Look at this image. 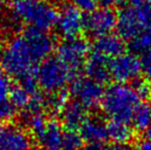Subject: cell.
<instances>
[{"mask_svg":"<svg viewBox=\"0 0 151 150\" xmlns=\"http://www.w3.org/2000/svg\"><path fill=\"white\" fill-rule=\"evenodd\" d=\"M9 18L14 24L24 23L47 32L57 26L59 10L48 0H8Z\"/></svg>","mask_w":151,"mask_h":150,"instance_id":"cell-1","label":"cell"},{"mask_svg":"<svg viewBox=\"0 0 151 150\" xmlns=\"http://www.w3.org/2000/svg\"><path fill=\"white\" fill-rule=\"evenodd\" d=\"M0 62L6 74L19 80L35 73L36 66L40 65L31 43L23 32L8 40L3 47Z\"/></svg>","mask_w":151,"mask_h":150,"instance_id":"cell-2","label":"cell"},{"mask_svg":"<svg viewBox=\"0 0 151 150\" xmlns=\"http://www.w3.org/2000/svg\"><path fill=\"white\" fill-rule=\"evenodd\" d=\"M133 85L127 83H114L104 92L101 103L104 114L111 120L129 123L133 119L136 109L141 104Z\"/></svg>","mask_w":151,"mask_h":150,"instance_id":"cell-3","label":"cell"},{"mask_svg":"<svg viewBox=\"0 0 151 150\" xmlns=\"http://www.w3.org/2000/svg\"><path fill=\"white\" fill-rule=\"evenodd\" d=\"M118 35L131 41L140 33L151 30V5L146 2L138 7H122L117 14Z\"/></svg>","mask_w":151,"mask_h":150,"instance_id":"cell-4","label":"cell"},{"mask_svg":"<svg viewBox=\"0 0 151 150\" xmlns=\"http://www.w3.org/2000/svg\"><path fill=\"white\" fill-rule=\"evenodd\" d=\"M36 78L38 86L50 95L65 90V86L74 79V76L57 57H50L36 69Z\"/></svg>","mask_w":151,"mask_h":150,"instance_id":"cell-5","label":"cell"},{"mask_svg":"<svg viewBox=\"0 0 151 150\" xmlns=\"http://www.w3.org/2000/svg\"><path fill=\"white\" fill-rule=\"evenodd\" d=\"M90 52V44L83 38L64 39L57 47V58L67 67L75 78L80 69L84 68Z\"/></svg>","mask_w":151,"mask_h":150,"instance_id":"cell-6","label":"cell"},{"mask_svg":"<svg viewBox=\"0 0 151 150\" xmlns=\"http://www.w3.org/2000/svg\"><path fill=\"white\" fill-rule=\"evenodd\" d=\"M109 71L116 83L135 82L143 71L142 60L134 52H123L109 61Z\"/></svg>","mask_w":151,"mask_h":150,"instance_id":"cell-7","label":"cell"},{"mask_svg":"<svg viewBox=\"0 0 151 150\" xmlns=\"http://www.w3.org/2000/svg\"><path fill=\"white\" fill-rule=\"evenodd\" d=\"M104 92L101 83L88 77L77 76L72 80L70 93L75 101L81 104L88 110L98 108L101 106Z\"/></svg>","mask_w":151,"mask_h":150,"instance_id":"cell-8","label":"cell"},{"mask_svg":"<svg viewBox=\"0 0 151 150\" xmlns=\"http://www.w3.org/2000/svg\"><path fill=\"white\" fill-rule=\"evenodd\" d=\"M117 26V14L112 8L101 7L84 16V31L96 39L112 34Z\"/></svg>","mask_w":151,"mask_h":150,"instance_id":"cell-9","label":"cell"},{"mask_svg":"<svg viewBox=\"0 0 151 150\" xmlns=\"http://www.w3.org/2000/svg\"><path fill=\"white\" fill-rule=\"evenodd\" d=\"M57 30L64 39L80 37L84 31V16L71 3H66L59 10Z\"/></svg>","mask_w":151,"mask_h":150,"instance_id":"cell-10","label":"cell"},{"mask_svg":"<svg viewBox=\"0 0 151 150\" xmlns=\"http://www.w3.org/2000/svg\"><path fill=\"white\" fill-rule=\"evenodd\" d=\"M32 141L24 128L12 123L0 124V150H31Z\"/></svg>","mask_w":151,"mask_h":150,"instance_id":"cell-11","label":"cell"},{"mask_svg":"<svg viewBox=\"0 0 151 150\" xmlns=\"http://www.w3.org/2000/svg\"><path fill=\"white\" fill-rule=\"evenodd\" d=\"M82 140L88 144H104L109 139L107 123L99 117H88L79 128Z\"/></svg>","mask_w":151,"mask_h":150,"instance_id":"cell-12","label":"cell"},{"mask_svg":"<svg viewBox=\"0 0 151 150\" xmlns=\"http://www.w3.org/2000/svg\"><path fill=\"white\" fill-rule=\"evenodd\" d=\"M125 50L124 40L119 35L109 34L96 39L93 45V52L111 60L123 54Z\"/></svg>","mask_w":151,"mask_h":150,"instance_id":"cell-13","label":"cell"},{"mask_svg":"<svg viewBox=\"0 0 151 150\" xmlns=\"http://www.w3.org/2000/svg\"><path fill=\"white\" fill-rule=\"evenodd\" d=\"M109 61L110 60L96 52L90 54L84 64V71H86V77L101 84L106 83L111 78L109 71Z\"/></svg>","mask_w":151,"mask_h":150,"instance_id":"cell-14","label":"cell"},{"mask_svg":"<svg viewBox=\"0 0 151 150\" xmlns=\"http://www.w3.org/2000/svg\"><path fill=\"white\" fill-rule=\"evenodd\" d=\"M88 117V109L75 100L72 102L69 101L61 112L62 126L69 131L79 130Z\"/></svg>","mask_w":151,"mask_h":150,"instance_id":"cell-15","label":"cell"},{"mask_svg":"<svg viewBox=\"0 0 151 150\" xmlns=\"http://www.w3.org/2000/svg\"><path fill=\"white\" fill-rule=\"evenodd\" d=\"M63 134L61 122L57 119H48L45 130L37 142L42 150H62Z\"/></svg>","mask_w":151,"mask_h":150,"instance_id":"cell-16","label":"cell"},{"mask_svg":"<svg viewBox=\"0 0 151 150\" xmlns=\"http://www.w3.org/2000/svg\"><path fill=\"white\" fill-rule=\"evenodd\" d=\"M108 137L110 140L114 142V144L129 145L133 141L135 137V131L129 123L110 120L107 123Z\"/></svg>","mask_w":151,"mask_h":150,"instance_id":"cell-17","label":"cell"},{"mask_svg":"<svg viewBox=\"0 0 151 150\" xmlns=\"http://www.w3.org/2000/svg\"><path fill=\"white\" fill-rule=\"evenodd\" d=\"M32 96L30 93L21 84L12 85L8 94V98L16 109L26 111L30 105Z\"/></svg>","mask_w":151,"mask_h":150,"instance_id":"cell-18","label":"cell"},{"mask_svg":"<svg viewBox=\"0 0 151 150\" xmlns=\"http://www.w3.org/2000/svg\"><path fill=\"white\" fill-rule=\"evenodd\" d=\"M132 123L135 130L146 132L151 126V106L147 103H141L134 113Z\"/></svg>","mask_w":151,"mask_h":150,"instance_id":"cell-19","label":"cell"},{"mask_svg":"<svg viewBox=\"0 0 151 150\" xmlns=\"http://www.w3.org/2000/svg\"><path fill=\"white\" fill-rule=\"evenodd\" d=\"M68 103H69V94L64 90L48 95L47 98H45V108L54 114H61Z\"/></svg>","mask_w":151,"mask_h":150,"instance_id":"cell-20","label":"cell"},{"mask_svg":"<svg viewBox=\"0 0 151 150\" xmlns=\"http://www.w3.org/2000/svg\"><path fill=\"white\" fill-rule=\"evenodd\" d=\"M134 54L144 56L151 52V30L144 31L129 42Z\"/></svg>","mask_w":151,"mask_h":150,"instance_id":"cell-21","label":"cell"},{"mask_svg":"<svg viewBox=\"0 0 151 150\" xmlns=\"http://www.w3.org/2000/svg\"><path fill=\"white\" fill-rule=\"evenodd\" d=\"M83 140L77 131H64L62 139V150H81Z\"/></svg>","mask_w":151,"mask_h":150,"instance_id":"cell-22","label":"cell"},{"mask_svg":"<svg viewBox=\"0 0 151 150\" xmlns=\"http://www.w3.org/2000/svg\"><path fill=\"white\" fill-rule=\"evenodd\" d=\"M17 109L14 107L9 98H0V122L7 123L16 116Z\"/></svg>","mask_w":151,"mask_h":150,"instance_id":"cell-23","label":"cell"},{"mask_svg":"<svg viewBox=\"0 0 151 150\" xmlns=\"http://www.w3.org/2000/svg\"><path fill=\"white\" fill-rule=\"evenodd\" d=\"M138 96L142 99H148L151 97V82L148 79H137L133 84Z\"/></svg>","mask_w":151,"mask_h":150,"instance_id":"cell-24","label":"cell"},{"mask_svg":"<svg viewBox=\"0 0 151 150\" xmlns=\"http://www.w3.org/2000/svg\"><path fill=\"white\" fill-rule=\"evenodd\" d=\"M81 150H133L129 145L122 144H88Z\"/></svg>","mask_w":151,"mask_h":150,"instance_id":"cell-25","label":"cell"},{"mask_svg":"<svg viewBox=\"0 0 151 150\" xmlns=\"http://www.w3.org/2000/svg\"><path fill=\"white\" fill-rule=\"evenodd\" d=\"M9 76L4 72L3 69L0 67V98H6L8 97L9 90L12 88Z\"/></svg>","mask_w":151,"mask_h":150,"instance_id":"cell-26","label":"cell"},{"mask_svg":"<svg viewBox=\"0 0 151 150\" xmlns=\"http://www.w3.org/2000/svg\"><path fill=\"white\" fill-rule=\"evenodd\" d=\"M71 4L77 7L80 11H84L86 14L96 9V0H70Z\"/></svg>","mask_w":151,"mask_h":150,"instance_id":"cell-27","label":"cell"},{"mask_svg":"<svg viewBox=\"0 0 151 150\" xmlns=\"http://www.w3.org/2000/svg\"><path fill=\"white\" fill-rule=\"evenodd\" d=\"M141 60L143 64V71L147 76V79L151 82V52L142 56Z\"/></svg>","mask_w":151,"mask_h":150,"instance_id":"cell-28","label":"cell"},{"mask_svg":"<svg viewBox=\"0 0 151 150\" xmlns=\"http://www.w3.org/2000/svg\"><path fill=\"white\" fill-rule=\"evenodd\" d=\"M146 0H117V3L121 7H138L146 3Z\"/></svg>","mask_w":151,"mask_h":150,"instance_id":"cell-29","label":"cell"},{"mask_svg":"<svg viewBox=\"0 0 151 150\" xmlns=\"http://www.w3.org/2000/svg\"><path fill=\"white\" fill-rule=\"evenodd\" d=\"M136 150H151V141L145 139V140L138 142L137 146H136Z\"/></svg>","mask_w":151,"mask_h":150,"instance_id":"cell-30","label":"cell"},{"mask_svg":"<svg viewBox=\"0 0 151 150\" xmlns=\"http://www.w3.org/2000/svg\"><path fill=\"white\" fill-rule=\"evenodd\" d=\"M96 3L99 4L101 7L111 8L112 5L117 3V0H96Z\"/></svg>","mask_w":151,"mask_h":150,"instance_id":"cell-31","label":"cell"},{"mask_svg":"<svg viewBox=\"0 0 151 150\" xmlns=\"http://www.w3.org/2000/svg\"><path fill=\"white\" fill-rule=\"evenodd\" d=\"M145 135H146V139L151 141V126L148 128V130L145 132Z\"/></svg>","mask_w":151,"mask_h":150,"instance_id":"cell-32","label":"cell"},{"mask_svg":"<svg viewBox=\"0 0 151 150\" xmlns=\"http://www.w3.org/2000/svg\"><path fill=\"white\" fill-rule=\"evenodd\" d=\"M4 5H5V0H0V17H1L2 11H3Z\"/></svg>","mask_w":151,"mask_h":150,"instance_id":"cell-33","label":"cell"},{"mask_svg":"<svg viewBox=\"0 0 151 150\" xmlns=\"http://www.w3.org/2000/svg\"><path fill=\"white\" fill-rule=\"evenodd\" d=\"M2 52H3V46H2V43H1V41H0V58H1Z\"/></svg>","mask_w":151,"mask_h":150,"instance_id":"cell-34","label":"cell"},{"mask_svg":"<svg viewBox=\"0 0 151 150\" xmlns=\"http://www.w3.org/2000/svg\"><path fill=\"white\" fill-rule=\"evenodd\" d=\"M146 2H147L149 5H151V0H146Z\"/></svg>","mask_w":151,"mask_h":150,"instance_id":"cell-35","label":"cell"}]
</instances>
